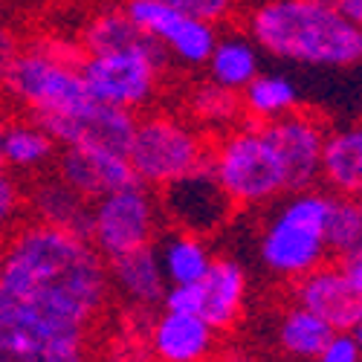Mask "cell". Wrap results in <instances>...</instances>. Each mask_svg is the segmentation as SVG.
Listing matches in <instances>:
<instances>
[{
    "label": "cell",
    "instance_id": "cell-1",
    "mask_svg": "<svg viewBox=\"0 0 362 362\" xmlns=\"http://www.w3.org/2000/svg\"><path fill=\"white\" fill-rule=\"evenodd\" d=\"M110 293L107 261L90 238L38 221H21L4 238L0 296L93 330Z\"/></svg>",
    "mask_w": 362,
    "mask_h": 362
},
{
    "label": "cell",
    "instance_id": "cell-2",
    "mask_svg": "<svg viewBox=\"0 0 362 362\" xmlns=\"http://www.w3.org/2000/svg\"><path fill=\"white\" fill-rule=\"evenodd\" d=\"M258 49L305 67L362 64V29L337 0H264L247 15Z\"/></svg>",
    "mask_w": 362,
    "mask_h": 362
},
{
    "label": "cell",
    "instance_id": "cell-3",
    "mask_svg": "<svg viewBox=\"0 0 362 362\" xmlns=\"http://www.w3.org/2000/svg\"><path fill=\"white\" fill-rule=\"evenodd\" d=\"M81 47L76 38L41 35L21 41L18 55L0 76V93L21 113L38 122L81 107L90 93L81 78Z\"/></svg>",
    "mask_w": 362,
    "mask_h": 362
},
{
    "label": "cell",
    "instance_id": "cell-4",
    "mask_svg": "<svg viewBox=\"0 0 362 362\" xmlns=\"http://www.w3.org/2000/svg\"><path fill=\"white\" fill-rule=\"evenodd\" d=\"M327 209L330 192L316 186L290 192L269 206L258 232V258L269 276L298 281L327 261Z\"/></svg>",
    "mask_w": 362,
    "mask_h": 362
},
{
    "label": "cell",
    "instance_id": "cell-5",
    "mask_svg": "<svg viewBox=\"0 0 362 362\" xmlns=\"http://www.w3.org/2000/svg\"><path fill=\"white\" fill-rule=\"evenodd\" d=\"M209 168L235 209H267L290 194V174L276 142L258 122H240L212 139Z\"/></svg>",
    "mask_w": 362,
    "mask_h": 362
},
{
    "label": "cell",
    "instance_id": "cell-6",
    "mask_svg": "<svg viewBox=\"0 0 362 362\" xmlns=\"http://www.w3.org/2000/svg\"><path fill=\"white\" fill-rule=\"evenodd\" d=\"M125 157L136 183L160 192L174 180L209 165L212 136L200 131L186 113L151 107L136 116Z\"/></svg>",
    "mask_w": 362,
    "mask_h": 362
},
{
    "label": "cell",
    "instance_id": "cell-7",
    "mask_svg": "<svg viewBox=\"0 0 362 362\" xmlns=\"http://www.w3.org/2000/svg\"><path fill=\"white\" fill-rule=\"evenodd\" d=\"M168 64L165 49L151 41L145 47L84 52L78 70L90 99L139 116L160 102Z\"/></svg>",
    "mask_w": 362,
    "mask_h": 362
},
{
    "label": "cell",
    "instance_id": "cell-8",
    "mask_svg": "<svg viewBox=\"0 0 362 362\" xmlns=\"http://www.w3.org/2000/svg\"><path fill=\"white\" fill-rule=\"evenodd\" d=\"M0 362H93L90 327L0 296Z\"/></svg>",
    "mask_w": 362,
    "mask_h": 362
},
{
    "label": "cell",
    "instance_id": "cell-9",
    "mask_svg": "<svg viewBox=\"0 0 362 362\" xmlns=\"http://www.w3.org/2000/svg\"><path fill=\"white\" fill-rule=\"evenodd\" d=\"M163 209L154 189L142 183L125 186L90 203L87 238L105 261L157 244L163 235Z\"/></svg>",
    "mask_w": 362,
    "mask_h": 362
},
{
    "label": "cell",
    "instance_id": "cell-10",
    "mask_svg": "<svg viewBox=\"0 0 362 362\" xmlns=\"http://www.w3.org/2000/svg\"><path fill=\"white\" fill-rule=\"evenodd\" d=\"M250 279L235 258H215L206 276L194 284L168 287L163 310H183L203 316L215 330H229L247 305Z\"/></svg>",
    "mask_w": 362,
    "mask_h": 362
},
{
    "label": "cell",
    "instance_id": "cell-11",
    "mask_svg": "<svg viewBox=\"0 0 362 362\" xmlns=\"http://www.w3.org/2000/svg\"><path fill=\"white\" fill-rule=\"evenodd\" d=\"M122 12L142 29V33L157 41L171 62L180 67H203L209 52L218 41V26L192 18L180 9H171L163 0H125Z\"/></svg>",
    "mask_w": 362,
    "mask_h": 362
},
{
    "label": "cell",
    "instance_id": "cell-12",
    "mask_svg": "<svg viewBox=\"0 0 362 362\" xmlns=\"http://www.w3.org/2000/svg\"><path fill=\"white\" fill-rule=\"evenodd\" d=\"M163 218L174 226L192 235H212L235 215V203L218 183L212 168H197L186 177L174 180L157 192Z\"/></svg>",
    "mask_w": 362,
    "mask_h": 362
},
{
    "label": "cell",
    "instance_id": "cell-13",
    "mask_svg": "<svg viewBox=\"0 0 362 362\" xmlns=\"http://www.w3.org/2000/svg\"><path fill=\"white\" fill-rule=\"evenodd\" d=\"M52 171L90 203L110 194V192H119V189L136 183L125 151L102 148V145H67V148H58Z\"/></svg>",
    "mask_w": 362,
    "mask_h": 362
},
{
    "label": "cell",
    "instance_id": "cell-14",
    "mask_svg": "<svg viewBox=\"0 0 362 362\" xmlns=\"http://www.w3.org/2000/svg\"><path fill=\"white\" fill-rule=\"evenodd\" d=\"M269 139L276 142L279 154L290 174V192L313 189L319 186V165H322V148L327 136V122L319 113L310 110H293L276 122L264 125Z\"/></svg>",
    "mask_w": 362,
    "mask_h": 362
},
{
    "label": "cell",
    "instance_id": "cell-15",
    "mask_svg": "<svg viewBox=\"0 0 362 362\" xmlns=\"http://www.w3.org/2000/svg\"><path fill=\"white\" fill-rule=\"evenodd\" d=\"M41 125L49 131V136L58 142V148L102 145V148L128 151V142H131V134L136 125V113L102 105L96 99H87L81 107L44 119Z\"/></svg>",
    "mask_w": 362,
    "mask_h": 362
},
{
    "label": "cell",
    "instance_id": "cell-16",
    "mask_svg": "<svg viewBox=\"0 0 362 362\" xmlns=\"http://www.w3.org/2000/svg\"><path fill=\"white\" fill-rule=\"evenodd\" d=\"M293 301L316 313L334 330H351L362 313V298L345 279L339 264H322L308 276L293 281Z\"/></svg>",
    "mask_w": 362,
    "mask_h": 362
},
{
    "label": "cell",
    "instance_id": "cell-17",
    "mask_svg": "<svg viewBox=\"0 0 362 362\" xmlns=\"http://www.w3.org/2000/svg\"><path fill=\"white\" fill-rule=\"evenodd\" d=\"M218 330L197 313L163 310L151 325V354L157 362H206Z\"/></svg>",
    "mask_w": 362,
    "mask_h": 362
},
{
    "label": "cell",
    "instance_id": "cell-18",
    "mask_svg": "<svg viewBox=\"0 0 362 362\" xmlns=\"http://www.w3.org/2000/svg\"><path fill=\"white\" fill-rule=\"evenodd\" d=\"M26 215L29 221L62 226L87 238L90 223V200H84L76 189H70L55 171L33 177L26 186Z\"/></svg>",
    "mask_w": 362,
    "mask_h": 362
},
{
    "label": "cell",
    "instance_id": "cell-19",
    "mask_svg": "<svg viewBox=\"0 0 362 362\" xmlns=\"http://www.w3.org/2000/svg\"><path fill=\"white\" fill-rule=\"evenodd\" d=\"M319 183L325 186V192L339 197L362 194V119L351 125L327 128Z\"/></svg>",
    "mask_w": 362,
    "mask_h": 362
},
{
    "label": "cell",
    "instance_id": "cell-20",
    "mask_svg": "<svg viewBox=\"0 0 362 362\" xmlns=\"http://www.w3.org/2000/svg\"><path fill=\"white\" fill-rule=\"evenodd\" d=\"M107 276H110V290H116L128 305L142 308V310L163 305L165 290H168L154 244L110 258Z\"/></svg>",
    "mask_w": 362,
    "mask_h": 362
},
{
    "label": "cell",
    "instance_id": "cell-21",
    "mask_svg": "<svg viewBox=\"0 0 362 362\" xmlns=\"http://www.w3.org/2000/svg\"><path fill=\"white\" fill-rule=\"evenodd\" d=\"M58 157V142L49 136V131L33 116H15L6 122L4 148H0V165L12 174L38 177L52 171Z\"/></svg>",
    "mask_w": 362,
    "mask_h": 362
},
{
    "label": "cell",
    "instance_id": "cell-22",
    "mask_svg": "<svg viewBox=\"0 0 362 362\" xmlns=\"http://www.w3.org/2000/svg\"><path fill=\"white\" fill-rule=\"evenodd\" d=\"M203 67L209 81L232 90V93H240L261 73V49L247 33H226L218 35Z\"/></svg>",
    "mask_w": 362,
    "mask_h": 362
},
{
    "label": "cell",
    "instance_id": "cell-23",
    "mask_svg": "<svg viewBox=\"0 0 362 362\" xmlns=\"http://www.w3.org/2000/svg\"><path fill=\"white\" fill-rule=\"evenodd\" d=\"M157 258L163 267V276L168 281V287H180V284H194L206 276V269L212 267L215 255L209 250L206 238L183 232V229H168L157 238Z\"/></svg>",
    "mask_w": 362,
    "mask_h": 362
},
{
    "label": "cell",
    "instance_id": "cell-24",
    "mask_svg": "<svg viewBox=\"0 0 362 362\" xmlns=\"http://www.w3.org/2000/svg\"><path fill=\"white\" fill-rule=\"evenodd\" d=\"M301 107L298 84L281 73H258L244 90H240V110L247 122H276V119Z\"/></svg>",
    "mask_w": 362,
    "mask_h": 362
},
{
    "label": "cell",
    "instance_id": "cell-25",
    "mask_svg": "<svg viewBox=\"0 0 362 362\" xmlns=\"http://www.w3.org/2000/svg\"><path fill=\"white\" fill-rule=\"evenodd\" d=\"M186 116L192 122L206 131L209 136H221L232 131L235 125L244 122V110H240V93L215 84V81H200L189 90L186 96Z\"/></svg>",
    "mask_w": 362,
    "mask_h": 362
},
{
    "label": "cell",
    "instance_id": "cell-26",
    "mask_svg": "<svg viewBox=\"0 0 362 362\" xmlns=\"http://www.w3.org/2000/svg\"><path fill=\"white\" fill-rule=\"evenodd\" d=\"M334 334H337V330L330 327L327 322H322L316 313L298 308V305L284 310L279 325H276L279 348L287 356L301 359V362H316V356L322 354V348L330 342V337H334Z\"/></svg>",
    "mask_w": 362,
    "mask_h": 362
},
{
    "label": "cell",
    "instance_id": "cell-27",
    "mask_svg": "<svg viewBox=\"0 0 362 362\" xmlns=\"http://www.w3.org/2000/svg\"><path fill=\"white\" fill-rule=\"evenodd\" d=\"M325 240H327V255H334L339 261H345L362 250V209H359L356 197L330 194Z\"/></svg>",
    "mask_w": 362,
    "mask_h": 362
},
{
    "label": "cell",
    "instance_id": "cell-28",
    "mask_svg": "<svg viewBox=\"0 0 362 362\" xmlns=\"http://www.w3.org/2000/svg\"><path fill=\"white\" fill-rule=\"evenodd\" d=\"M26 218V183L0 165V238H6Z\"/></svg>",
    "mask_w": 362,
    "mask_h": 362
},
{
    "label": "cell",
    "instance_id": "cell-29",
    "mask_svg": "<svg viewBox=\"0 0 362 362\" xmlns=\"http://www.w3.org/2000/svg\"><path fill=\"white\" fill-rule=\"evenodd\" d=\"M163 4L186 12L192 18H200L206 23H215V26L232 21L238 12V0H163Z\"/></svg>",
    "mask_w": 362,
    "mask_h": 362
},
{
    "label": "cell",
    "instance_id": "cell-30",
    "mask_svg": "<svg viewBox=\"0 0 362 362\" xmlns=\"http://www.w3.org/2000/svg\"><path fill=\"white\" fill-rule=\"evenodd\" d=\"M316 362H362V348L351 337V330H337L316 356Z\"/></svg>",
    "mask_w": 362,
    "mask_h": 362
},
{
    "label": "cell",
    "instance_id": "cell-31",
    "mask_svg": "<svg viewBox=\"0 0 362 362\" xmlns=\"http://www.w3.org/2000/svg\"><path fill=\"white\" fill-rule=\"evenodd\" d=\"M18 49H21L18 33H15V29L4 18H0V76L6 73V67L12 64V58L18 55Z\"/></svg>",
    "mask_w": 362,
    "mask_h": 362
},
{
    "label": "cell",
    "instance_id": "cell-32",
    "mask_svg": "<svg viewBox=\"0 0 362 362\" xmlns=\"http://www.w3.org/2000/svg\"><path fill=\"white\" fill-rule=\"evenodd\" d=\"M339 267H342V273H345V279L351 281V287L356 290V296L362 298V250H359L356 255H351V258L339 261Z\"/></svg>",
    "mask_w": 362,
    "mask_h": 362
},
{
    "label": "cell",
    "instance_id": "cell-33",
    "mask_svg": "<svg viewBox=\"0 0 362 362\" xmlns=\"http://www.w3.org/2000/svg\"><path fill=\"white\" fill-rule=\"evenodd\" d=\"M337 4H339V9L362 29V0H337Z\"/></svg>",
    "mask_w": 362,
    "mask_h": 362
},
{
    "label": "cell",
    "instance_id": "cell-34",
    "mask_svg": "<svg viewBox=\"0 0 362 362\" xmlns=\"http://www.w3.org/2000/svg\"><path fill=\"white\" fill-rule=\"evenodd\" d=\"M351 337L356 339V345L362 348V313H359V319H356V325L351 327Z\"/></svg>",
    "mask_w": 362,
    "mask_h": 362
},
{
    "label": "cell",
    "instance_id": "cell-35",
    "mask_svg": "<svg viewBox=\"0 0 362 362\" xmlns=\"http://www.w3.org/2000/svg\"><path fill=\"white\" fill-rule=\"evenodd\" d=\"M6 122H9V119L4 116V110H0V148H4V134H6Z\"/></svg>",
    "mask_w": 362,
    "mask_h": 362
},
{
    "label": "cell",
    "instance_id": "cell-36",
    "mask_svg": "<svg viewBox=\"0 0 362 362\" xmlns=\"http://www.w3.org/2000/svg\"><path fill=\"white\" fill-rule=\"evenodd\" d=\"M0 269H4V238H0Z\"/></svg>",
    "mask_w": 362,
    "mask_h": 362
},
{
    "label": "cell",
    "instance_id": "cell-37",
    "mask_svg": "<svg viewBox=\"0 0 362 362\" xmlns=\"http://www.w3.org/2000/svg\"><path fill=\"white\" fill-rule=\"evenodd\" d=\"M356 203H359V209H362V194H359V197H356Z\"/></svg>",
    "mask_w": 362,
    "mask_h": 362
}]
</instances>
